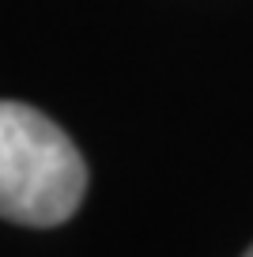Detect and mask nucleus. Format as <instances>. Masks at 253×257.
Wrapping results in <instances>:
<instances>
[{
  "label": "nucleus",
  "mask_w": 253,
  "mask_h": 257,
  "mask_svg": "<svg viewBox=\"0 0 253 257\" xmlns=\"http://www.w3.org/2000/svg\"><path fill=\"white\" fill-rule=\"evenodd\" d=\"M242 257H253V246H249V249H245V253H242Z\"/></svg>",
  "instance_id": "f03ea898"
},
{
  "label": "nucleus",
  "mask_w": 253,
  "mask_h": 257,
  "mask_svg": "<svg viewBox=\"0 0 253 257\" xmlns=\"http://www.w3.org/2000/svg\"><path fill=\"white\" fill-rule=\"evenodd\" d=\"M87 189V167L57 121L27 102L0 98V219L57 227Z\"/></svg>",
  "instance_id": "f257e3e1"
}]
</instances>
